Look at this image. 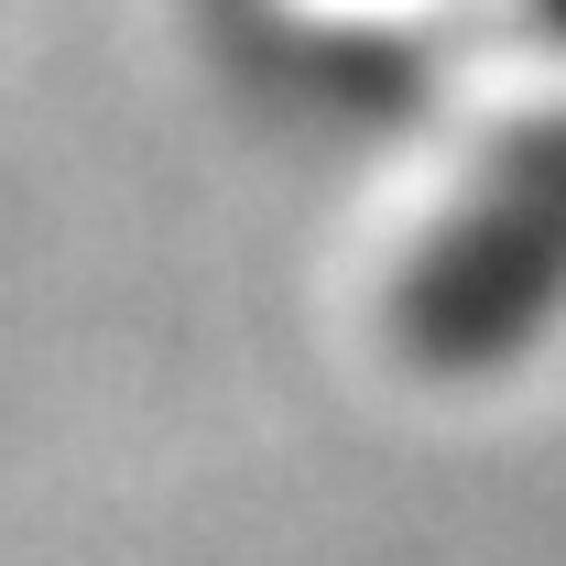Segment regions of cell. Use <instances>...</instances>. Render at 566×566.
<instances>
[{
	"mask_svg": "<svg viewBox=\"0 0 566 566\" xmlns=\"http://www.w3.org/2000/svg\"><path fill=\"white\" fill-rule=\"evenodd\" d=\"M566 316V120H523L480 153V175L424 218L392 273V338L469 381L523 359Z\"/></svg>",
	"mask_w": 566,
	"mask_h": 566,
	"instance_id": "1",
	"label": "cell"
},
{
	"mask_svg": "<svg viewBox=\"0 0 566 566\" xmlns=\"http://www.w3.org/2000/svg\"><path fill=\"white\" fill-rule=\"evenodd\" d=\"M534 11H545V33H566V0H534Z\"/></svg>",
	"mask_w": 566,
	"mask_h": 566,
	"instance_id": "2",
	"label": "cell"
}]
</instances>
